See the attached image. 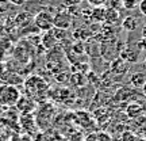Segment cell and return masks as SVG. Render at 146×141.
Instances as JSON below:
<instances>
[{
	"label": "cell",
	"instance_id": "obj_1",
	"mask_svg": "<svg viewBox=\"0 0 146 141\" xmlns=\"http://www.w3.org/2000/svg\"><path fill=\"white\" fill-rule=\"evenodd\" d=\"M21 98V92L15 86L4 84L0 87V106L1 107H10L15 106L16 102Z\"/></svg>",
	"mask_w": 146,
	"mask_h": 141
},
{
	"label": "cell",
	"instance_id": "obj_2",
	"mask_svg": "<svg viewBox=\"0 0 146 141\" xmlns=\"http://www.w3.org/2000/svg\"><path fill=\"white\" fill-rule=\"evenodd\" d=\"M25 86H26V91L30 95L29 98H31V99L33 96H35L34 99H36V96H39L45 91H47V83L38 76H31L30 79H27Z\"/></svg>",
	"mask_w": 146,
	"mask_h": 141
},
{
	"label": "cell",
	"instance_id": "obj_3",
	"mask_svg": "<svg viewBox=\"0 0 146 141\" xmlns=\"http://www.w3.org/2000/svg\"><path fill=\"white\" fill-rule=\"evenodd\" d=\"M34 25L41 31H50L54 27V16L49 11H39L34 16Z\"/></svg>",
	"mask_w": 146,
	"mask_h": 141
},
{
	"label": "cell",
	"instance_id": "obj_4",
	"mask_svg": "<svg viewBox=\"0 0 146 141\" xmlns=\"http://www.w3.org/2000/svg\"><path fill=\"white\" fill-rule=\"evenodd\" d=\"M72 26V15L62 11V12H57L54 15V27L56 29H62V30H68Z\"/></svg>",
	"mask_w": 146,
	"mask_h": 141
},
{
	"label": "cell",
	"instance_id": "obj_5",
	"mask_svg": "<svg viewBox=\"0 0 146 141\" xmlns=\"http://www.w3.org/2000/svg\"><path fill=\"white\" fill-rule=\"evenodd\" d=\"M15 106L18 107V110L21 111L22 114H29L30 111L34 110V107H35V102H34V99L29 98V96H21L19 100L16 102Z\"/></svg>",
	"mask_w": 146,
	"mask_h": 141
},
{
	"label": "cell",
	"instance_id": "obj_6",
	"mask_svg": "<svg viewBox=\"0 0 146 141\" xmlns=\"http://www.w3.org/2000/svg\"><path fill=\"white\" fill-rule=\"evenodd\" d=\"M139 49L138 47H133V46H127L120 52V58L122 60H127V63H135L138 61V57H139Z\"/></svg>",
	"mask_w": 146,
	"mask_h": 141
},
{
	"label": "cell",
	"instance_id": "obj_7",
	"mask_svg": "<svg viewBox=\"0 0 146 141\" xmlns=\"http://www.w3.org/2000/svg\"><path fill=\"white\" fill-rule=\"evenodd\" d=\"M127 64H126L125 60H122V58H114L112 60V63H111V72L112 73H116V75H123V73L127 72Z\"/></svg>",
	"mask_w": 146,
	"mask_h": 141
},
{
	"label": "cell",
	"instance_id": "obj_8",
	"mask_svg": "<svg viewBox=\"0 0 146 141\" xmlns=\"http://www.w3.org/2000/svg\"><path fill=\"white\" fill-rule=\"evenodd\" d=\"M146 83V73L145 72H135L131 75L130 78V84L134 88H143V86Z\"/></svg>",
	"mask_w": 146,
	"mask_h": 141
},
{
	"label": "cell",
	"instance_id": "obj_9",
	"mask_svg": "<svg viewBox=\"0 0 146 141\" xmlns=\"http://www.w3.org/2000/svg\"><path fill=\"white\" fill-rule=\"evenodd\" d=\"M57 38L54 37L53 31H45V34L41 37V43L43 45L45 49H53V47L56 46V43H57Z\"/></svg>",
	"mask_w": 146,
	"mask_h": 141
},
{
	"label": "cell",
	"instance_id": "obj_10",
	"mask_svg": "<svg viewBox=\"0 0 146 141\" xmlns=\"http://www.w3.org/2000/svg\"><path fill=\"white\" fill-rule=\"evenodd\" d=\"M120 18V14H119V10H115V8H110L107 7L106 8V18H104V23L106 25H115L116 22L119 21Z\"/></svg>",
	"mask_w": 146,
	"mask_h": 141
},
{
	"label": "cell",
	"instance_id": "obj_11",
	"mask_svg": "<svg viewBox=\"0 0 146 141\" xmlns=\"http://www.w3.org/2000/svg\"><path fill=\"white\" fill-rule=\"evenodd\" d=\"M104 18H106V8L103 5L94 7V8L91 10V19H92V22L104 23Z\"/></svg>",
	"mask_w": 146,
	"mask_h": 141
},
{
	"label": "cell",
	"instance_id": "obj_12",
	"mask_svg": "<svg viewBox=\"0 0 146 141\" xmlns=\"http://www.w3.org/2000/svg\"><path fill=\"white\" fill-rule=\"evenodd\" d=\"M143 111V107L138 103H130L127 106V110H126V114L129 115L130 118H138L139 115L142 114Z\"/></svg>",
	"mask_w": 146,
	"mask_h": 141
},
{
	"label": "cell",
	"instance_id": "obj_13",
	"mask_svg": "<svg viewBox=\"0 0 146 141\" xmlns=\"http://www.w3.org/2000/svg\"><path fill=\"white\" fill-rule=\"evenodd\" d=\"M137 25H138V23H137V19L134 16H126L125 19H123V22H122V29L129 33L135 31Z\"/></svg>",
	"mask_w": 146,
	"mask_h": 141
},
{
	"label": "cell",
	"instance_id": "obj_14",
	"mask_svg": "<svg viewBox=\"0 0 146 141\" xmlns=\"http://www.w3.org/2000/svg\"><path fill=\"white\" fill-rule=\"evenodd\" d=\"M122 5L126 10H134L138 5V0H122Z\"/></svg>",
	"mask_w": 146,
	"mask_h": 141
},
{
	"label": "cell",
	"instance_id": "obj_15",
	"mask_svg": "<svg viewBox=\"0 0 146 141\" xmlns=\"http://www.w3.org/2000/svg\"><path fill=\"white\" fill-rule=\"evenodd\" d=\"M106 3H107V7L115 8V10H119V8L123 7L122 5V0H106Z\"/></svg>",
	"mask_w": 146,
	"mask_h": 141
},
{
	"label": "cell",
	"instance_id": "obj_16",
	"mask_svg": "<svg viewBox=\"0 0 146 141\" xmlns=\"http://www.w3.org/2000/svg\"><path fill=\"white\" fill-rule=\"evenodd\" d=\"M64 1V5L66 7H76L77 4H80L81 0H62Z\"/></svg>",
	"mask_w": 146,
	"mask_h": 141
},
{
	"label": "cell",
	"instance_id": "obj_17",
	"mask_svg": "<svg viewBox=\"0 0 146 141\" xmlns=\"http://www.w3.org/2000/svg\"><path fill=\"white\" fill-rule=\"evenodd\" d=\"M137 47H138L139 50H142V52H146V38L142 37L141 41L137 42Z\"/></svg>",
	"mask_w": 146,
	"mask_h": 141
},
{
	"label": "cell",
	"instance_id": "obj_18",
	"mask_svg": "<svg viewBox=\"0 0 146 141\" xmlns=\"http://www.w3.org/2000/svg\"><path fill=\"white\" fill-rule=\"evenodd\" d=\"M87 1L92 7H100V5H103L106 3V0H87Z\"/></svg>",
	"mask_w": 146,
	"mask_h": 141
},
{
	"label": "cell",
	"instance_id": "obj_19",
	"mask_svg": "<svg viewBox=\"0 0 146 141\" xmlns=\"http://www.w3.org/2000/svg\"><path fill=\"white\" fill-rule=\"evenodd\" d=\"M138 7H139V12H141L142 15L146 16V0H141Z\"/></svg>",
	"mask_w": 146,
	"mask_h": 141
},
{
	"label": "cell",
	"instance_id": "obj_20",
	"mask_svg": "<svg viewBox=\"0 0 146 141\" xmlns=\"http://www.w3.org/2000/svg\"><path fill=\"white\" fill-rule=\"evenodd\" d=\"M5 1H8V3L12 5H23L27 0H5Z\"/></svg>",
	"mask_w": 146,
	"mask_h": 141
},
{
	"label": "cell",
	"instance_id": "obj_21",
	"mask_svg": "<svg viewBox=\"0 0 146 141\" xmlns=\"http://www.w3.org/2000/svg\"><path fill=\"white\" fill-rule=\"evenodd\" d=\"M110 140H111V137L108 134H106V133H100L98 136V141H110Z\"/></svg>",
	"mask_w": 146,
	"mask_h": 141
},
{
	"label": "cell",
	"instance_id": "obj_22",
	"mask_svg": "<svg viewBox=\"0 0 146 141\" xmlns=\"http://www.w3.org/2000/svg\"><path fill=\"white\" fill-rule=\"evenodd\" d=\"M19 141H33V140H31V137L30 136H26V134H25V136L19 137Z\"/></svg>",
	"mask_w": 146,
	"mask_h": 141
},
{
	"label": "cell",
	"instance_id": "obj_23",
	"mask_svg": "<svg viewBox=\"0 0 146 141\" xmlns=\"http://www.w3.org/2000/svg\"><path fill=\"white\" fill-rule=\"evenodd\" d=\"M142 37H143V38H146V25L143 26V29H142Z\"/></svg>",
	"mask_w": 146,
	"mask_h": 141
},
{
	"label": "cell",
	"instance_id": "obj_24",
	"mask_svg": "<svg viewBox=\"0 0 146 141\" xmlns=\"http://www.w3.org/2000/svg\"><path fill=\"white\" fill-rule=\"evenodd\" d=\"M142 92H143V95L146 96V83H145V86H143V88H142Z\"/></svg>",
	"mask_w": 146,
	"mask_h": 141
},
{
	"label": "cell",
	"instance_id": "obj_25",
	"mask_svg": "<svg viewBox=\"0 0 146 141\" xmlns=\"http://www.w3.org/2000/svg\"><path fill=\"white\" fill-rule=\"evenodd\" d=\"M142 107H143V109H146V102H145V105H143V106H142Z\"/></svg>",
	"mask_w": 146,
	"mask_h": 141
},
{
	"label": "cell",
	"instance_id": "obj_26",
	"mask_svg": "<svg viewBox=\"0 0 146 141\" xmlns=\"http://www.w3.org/2000/svg\"><path fill=\"white\" fill-rule=\"evenodd\" d=\"M143 65H145V68H146V58H145V63H143Z\"/></svg>",
	"mask_w": 146,
	"mask_h": 141
},
{
	"label": "cell",
	"instance_id": "obj_27",
	"mask_svg": "<svg viewBox=\"0 0 146 141\" xmlns=\"http://www.w3.org/2000/svg\"><path fill=\"white\" fill-rule=\"evenodd\" d=\"M0 1H5V0H0Z\"/></svg>",
	"mask_w": 146,
	"mask_h": 141
}]
</instances>
